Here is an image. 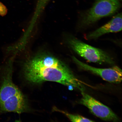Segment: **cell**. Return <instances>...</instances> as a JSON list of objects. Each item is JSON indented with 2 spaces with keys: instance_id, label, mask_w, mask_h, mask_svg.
Returning a JSON list of instances; mask_svg holds the SVG:
<instances>
[{
  "instance_id": "cell-1",
  "label": "cell",
  "mask_w": 122,
  "mask_h": 122,
  "mask_svg": "<svg viewBox=\"0 0 122 122\" xmlns=\"http://www.w3.org/2000/svg\"><path fill=\"white\" fill-rule=\"evenodd\" d=\"M24 74L26 80L37 83L46 81L57 82L84 91L83 82L75 76L64 64L47 53L36 55L24 65Z\"/></svg>"
},
{
  "instance_id": "cell-2",
  "label": "cell",
  "mask_w": 122,
  "mask_h": 122,
  "mask_svg": "<svg viewBox=\"0 0 122 122\" xmlns=\"http://www.w3.org/2000/svg\"><path fill=\"white\" fill-rule=\"evenodd\" d=\"M69 45L76 52L90 62L113 64L114 62L107 53L103 50L85 44L76 38H68Z\"/></svg>"
},
{
  "instance_id": "cell-3",
  "label": "cell",
  "mask_w": 122,
  "mask_h": 122,
  "mask_svg": "<svg viewBox=\"0 0 122 122\" xmlns=\"http://www.w3.org/2000/svg\"><path fill=\"white\" fill-rule=\"evenodd\" d=\"M120 6L118 0H97L84 16L82 25H91L101 18L113 14Z\"/></svg>"
},
{
  "instance_id": "cell-4",
  "label": "cell",
  "mask_w": 122,
  "mask_h": 122,
  "mask_svg": "<svg viewBox=\"0 0 122 122\" xmlns=\"http://www.w3.org/2000/svg\"><path fill=\"white\" fill-rule=\"evenodd\" d=\"M81 94L82 97L80 103L87 107L94 115L106 121H118V117L110 108L86 93L84 92H82Z\"/></svg>"
},
{
  "instance_id": "cell-5",
  "label": "cell",
  "mask_w": 122,
  "mask_h": 122,
  "mask_svg": "<svg viewBox=\"0 0 122 122\" xmlns=\"http://www.w3.org/2000/svg\"><path fill=\"white\" fill-rule=\"evenodd\" d=\"M73 61L81 68L100 76L103 80L110 83H119L122 80V70L115 66L109 68H97L90 66L73 56Z\"/></svg>"
},
{
  "instance_id": "cell-6",
  "label": "cell",
  "mask_w": 122,
  "mask_h": 122,
  "mask_svg": "<svg viewBox=\"0 0 122 122\" xmlns=\"http://www.w3.org/2000/svg\"><path fill=\"white\" fill-rule=\"evenodd\" d=\"M12 71L7 70L1 74L0 87V103L8 99H16L23 96L18 88L13 83L12 79Z\"/></svg>"
},
{
  "instance_id": "cell-7",
  "label": "cell",
  "mask_w": 122,
  "mask_h": 122,
  "mask_svg": "<svg viewBox=\"0 0 122 122\" xmlns=\"http://www.w3.org/2000/svg\"><path fill=\"white\" fill-rule=\"evenodd\" d=\"M122 27V14L119 13L109 22L87 35L86 38L88 40L95 39L107 33L117 32L121 31Z\"/></svg>"
},
{
  "instance_id": "cell-8",
  "label": "cell",
  "mask_w": 122,
  "mask_h": 122,
  "mask_svg": "<svg viewBox=\"0 0 122 122\" xmlns=\"http://www.w3.org/2000/svg\"><path fill=\"white\" fill-rule=\"evenodd\" d=\"M53 109L55 111H58V112L64 114L71 122H94V121L85 118L81 116L70 114L66 111L60 110L55 107H54Z\"/></svg>"
},
{
  "instance_id": "cell-9",
  "label": "cell",
  "mask_w": 122,
  "mask_h": 122,
  "mask_svg": "<svg viewBox=\"0 0 122 122\" xmlns=\"http://www.w3.org/2000/svg\"><path fill=\"white\" fill-rule=\"evenodd\" d=\"M7 12V9L2 3L0 2V15L4 16Z\"/></svg>"
},
{
  "instance_id": "cell-10",
  "label": "cell",
  "mask_w": 122,
  "mask_h": 122,
  "mask_svg": "<svg viewBox=\"0 0 122 122\" xmlns=\"http://www.w3.org/2000/svg\"><path fill=\"white\" fill-rule=\"evenodd\" d=\"M49 0H38V6L39 8L43 7Z\"/></svg>"
}]
</instances>
